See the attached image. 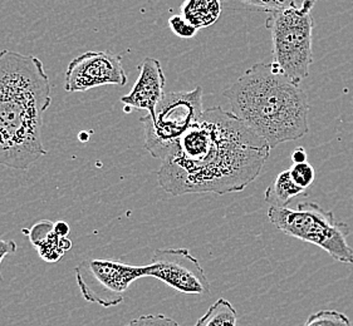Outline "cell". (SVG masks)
<instances>
[{"label": "cell", "instance_id": "obj_1", "mask_svg": "<svg viewBox=\"0 0 353 326\" xmlns=\"http://www.w3.org/2000/svg\"><path fill=\"white\" fill-rule=\"evenodd\" d=\"M268 142L233 112L205 109L161 163L159 184L172 196L241 192L259 177L270 156Z\"/></svg>", "mask_w": 353, "mask_h": 326}, {"label": "cell", "instance_id": "obj_2", "mask_svg": "<svg viewBox=\"0 0 353 326\" xmlns=\"http://www.w3.org/2000/svg\"><path fill=\"white\" fill-rule=\"evenodd\" d=\"M52 103L50 80L39 58L0 50V164L26 171L47 155L43 118Z\"/></svg>", "mask_w": 353, "mask_h": 326}, {"label": "cell", "instance_id": "obj_3", "mask_svg": "<svg viewBox=\"0 0 353 326\" xmlns=\"http://www.w3.org/2000/svg\"><path fill=\"white\" fill-rule=\"evenodd\" d=\"M223 96L232 112L276 149L308 133V96L272 63H256Z\"/></svg>", "mask_w": 353, "mask_h": 326}, {"label": "cell", "instance_id": "obj_4", "mask_svg": "<svg viewBox=\"0 0 353 326\" xmlns=\"http://www.w3.org/2000/svg\"><path fill=\"white\" fill-rule=\"evenodd\" d=\"M268 220L290 237L323 248L334 261L353 263V250L348 242L350 227L334 219L314 202H301L296 208L269 207Z\"/></svg>", "mask_w": 353, "mask_h": 326}, {"label": "cell", "instance_id": "obj_5", "mask_svg": "<svg viewBox=\"0 0 353 326\" xmlns=\"http://www.w3.org/2000/svg\"><path fill=\"white\" fill-rule=\"evenodd\" d=\"M313 8H290L268 13L265 27L272 34V65L292 82H301L310 76L313 63Z\"/></svg>", "mask_w": 353, "mask_h": 326}, {"label": "cell", "instance_id": "obj_6", "mask_svg": "<svg viewBox=\"0 0 353 326\" xmlns=\"http://www.w3.org/2000/svg\"><path fill=\"white\" fill-rule=\"evenodd\" d=\"M204 111L201 87L188 92L165 93L156 107L155 114L141 118L145 127V149L163 162L176 152L179 141L201 118Z\"/></svg>", "mask_w": 353, "mask_h": 326}, {"label": "cell", "instance_id": "obj_7", "mask_svg": "<svg viewBox=\"0 0 353 326\" xmlns=\"http://www.w3.org/2000/svg\"><path fill=\"white\" fill-rule=\"evenodd\" d=\"M82 298L102 307L120 305L128 287L148 277V265L134 266L113 260H85L74 269Z\"/></svg>", "mask_w": 353, "mask_h": 326}, {"label": "cell", "instance_id": "obj_8", "mask_svg": "<svg viewBox=\"0 0 353 326\" xmlns=\"http://www.w3.org/2000/svg\"><path fill=\"white\" fill-rule=\"evenodd\" d=\"M148 276L155 277L181 294L205 295L210 291L204 269L188 248L156 250L148 265Z\"/></svg>", "mask_w": 353, "mask_h": 326}, {"label": "cell", "instance_id": "obj_9", "mask_svg": "<svg viewBox=\"0 0 353 326\" xmlns=\"http://www.w3.org/2000/svg\"><path fill=\"white\" fill-rule=\"evenodd\" d=\"M108 85H128V74L119 54L106 50H88L72 59L67 67L64 83L67 92H85Z\"/></svg>", "mask_w": 353, "mask_h": 326}, {"label": "cell", "instance_id": "obj_10", "mask_svg": "<svg viewBox=\"0 0 353 326\" xmlns=\"http://www.w3.org/2000/svg\"><path fill=\"white\" fill-rule=\"evenodd\" d=\"M140 76L134 83L131 92L121 97L125 105V112L130 113L132 109H145L149 114H155L159 102L165 94L166 78L161 63L155 58L146 57L139 67Z\"/></svg>", "mask_w": 353, "mask_h": 326}, {"label": "cell", "instance_id": "obj_11", "mask_svg": "<svg viewBox=\"0 0 353 326\" xmlns=\"http://www.w3.org/2000/svg\"><path fill=\"white\" fill-rule=\"evenodd\" d=\"M24 234L29 235L32 245L38 250V254L47 263H57L63 257L65 251L72 248V242L62 237L54 230V224L43 220L30 230L24 228Z\"/></svg>", "mask_w": 353, "mask_h": 326}, {"label": "cell", "instance_id": "obj_12", "mask_svg": "<svg viewBox=\"0 0 353 326\" xmlns=\"http://www.w3.org/2000/svg\"><path fill=\"white\" fill-rule=\"evenodd\" d=\"M180 10L186 21L201 30L219 21L223 6L221 0H184Z\"/></svg>", "mask_w": 353, "mask_h": 326}, {"label": "cell", "instance_id": "obj_13", "mask_svg": "<svg viewBox=\"0 0 353 326\" xmlns=\"http://www.w3.org/2000/svg\"><path fill=\"white\" fill-rule=\"evenodd\" d=\"M305 190L301 188L290 176V170L282 171L273 184L269 186L264 193L265 202L274 207H287L290 201L304 193Z\"/></svg>", "mask_w": 353, "mask_h": 326}, {"label": "cell", "instance_id": "obj_14", "mask_svg": "<svg viewBox=\"0 0 353 326\" xmlns=\"http://www.w3.org/2000/svg\"><path fill=\"white\" fill-rule=\"evenodd\" d=\"M238 314L230 301L219 298L194 326H236Z\"/></svg>", "mask_w": 353, "mask_h": 326}, {"label": "cell", "instance_id": "obj_15", "mask_svg": "<svg viewBox=\"0 0 353 326\" xmlns=\"http://www.w3.org/2000/svg\"><path fill=\"white\" fill-rule=\"evenodd\" d=\"M241 3L261 12H276L290 8H313L317 0H241Z\"/></svg>", "mask_w": 353, "mask_h": 326}, {"label": "cell", "instance_id": "obj_16", "mask_svg": "<svg viewBox=\"0 0 353 326\" xmlns=\"http://www.w3.org/2000/svg\"><path fill=\"white\" fill-rule=\"evenodd\" d=\"M302 326H352L350 318L337 310H321L312 314Z\"/></svg>", "mask_w": 353, "mask_h": 326}, {"label": "cell", "instance_id": "obj_17", "mask_svg": "<svg viewBox=\"0 0 353 326\" xmlns=\"http://www.w3.org/2000/svg\"><path fill=\"white\" fill-rule=\"evenodd\" d=\"M290 172L293 181L305 191L316 180V170L308 162L293 163Z\"/></svg>", "mask_w": 353, "mask_h": 326}, {"label": "cell", "instance_id": "obj_18", "mask_svg": "<svg viewBox=\"0 0 353 326\" xmlns=\"http://www.w3.org/2000/svg\"><path fill=\"white\" fill-rule=\"evenodd\" d=\"M169 27L171 32L183 39H191L198 34V29L185 19L183 15H172L170 17Z\"/></svg>", "mask_w": 353, "mask_h": 326}, {"label": "cell", "instance_id": "obj_19", "mask_svg": "<svg viewBox=\"0 0 353 326\" xmlns=\"http://www.w3.org/2000/svg\"><path fill=\"white\" fill-rule=\"evenodd\" d=\"M125 326H181L177 321L165 316L163 314L155 315H142L136 319L131 320Z\"/></svg>", "mask_w": 353, "mask_h": 326}, {"label": "cell", "instance_id": "obj_20", "mask_svg": "<svg viewBox=\"0 0 353 326\" xmlns=\"http://www.w3.org/2000/svg\"><path fill=\"white\" fill-rule=\"evenodd\" d=\"M17 251V243L14 241H7V240H0V265L3 260L8 255H13ZM0 280H3V276L0 274Z\"/></svg>", "mask_w": 353, "mask_h": 326}, {"label": "cell", "instance_id": "obj_21", "mask_svg": "<svg viewBox=\"0 0 353 326\" xmlns=\"http://www.w3.org/2000/svg\"><path fill=\"white\" fill-rule=\"evenodd\" d=\"M293 163L307 162V152L303 147H297L292 153Z\"/></svg>", "mask_w": 353, "mask_h": 326}, {"label": "cell", "instance_id": "obj_22", "mask_svg": "<svg viewBox=\"0 0 353 326\" xmlns=\"http://www.w3.org/2000/svg\"><path fill=\"white\" fill-rule=\"evenodd\" d=\"M54 230H56L57 234L61 235L62 237H67L70 234V226L63 221H59L54 224Z\"/></svg>", "mask_w": 353, "mask_h": 326}]
</instances>
